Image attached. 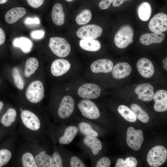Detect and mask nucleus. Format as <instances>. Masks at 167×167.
I'll return each mask as SVG.
<instances>
[{"mask_svg": "<svg viewBox=\"0 0 167 167\" xmlns=\"http://www.w3.org/2000/svg\"><path fill=\"white\" fill-rule=\"evenodd\" d=\"M63 159L65 167H87L83 159L80 156L68 150L62 145L58 146Z\"/></svg>", "mask_w": 167, "mask_h": 167, "instance_id": "obj_11", "label": "nucleus"}, {"mask_svg": "<svg viewBox=\"0 0 167 167\" xmlns=\"http://www.w3.org/2000/svg\"><path fill=\"white\" fill-rule=\"evenodd\" d=\"M131 0H114L112 3L113 6L117 7L121 6L125 1Z\"/></svg>", "mask_w": 167, "mask_h": 167, "instance_id": "obj_45", "label": "nucleus"}, {"mask_svg": "<svg viewBox=\"0 0 167 167\" xmlns=\"http://www.w3.org/2000/svg\"><path fill=\"white\" fill-rule=\"evenodd\" d=\"M76 144L90 159L91 165L102 149V143L97 137L84 136Z\"/></svg>", "mask_w": 167, "mask_h": 167, "instance_id": "obj_3", "label": "nucleus"}, {"mask_svg": "<svg viewBox=\"0 0 167 167\" xmlns=\"http://www.w3.org/2000/svg\"><path fill=\"white\" fill-rule=\"evenodd\" d=\"M3 106L4 104L3 102L2 101H0V112L2 109Z\"/></svg>", "mask_w": 167, "mask_h": 167, "instance_id": "obj_47", "label": "nucleus"}, {"mask_svg": "<svg viewBox=\"0 0 167 167\" xmlns=\"http://www.w3.org/2000/svg\"><path fill=\"white\" fill-rule=\"evenodd\" d=\"M51 156V167H65L63 158L58 146H53Z\"/></svg>", "mask_w": 167, "mask_h": 167, "instance_id": "obj_30", "label": "nucleus"}, {"mask_svg": "<svg viewBox=\"0 0 167 167\" xmlns=\"http://www.w3.org/2000/svg\"><path fill=\"white\" fill-rule=\"evenodd\" d=\"M143 141V131L130 127L126 132V141L128 146L135 151L139 150Z\"/></svg>", "mask_w": 167, "mask_h": 167, "instance_id": "obj_12", "label": "nucleus"}, {"mask_svg": "<svg viewBox=\"0 0 167 167\" xmlns=\"http://www.w3.org/2000/svg\"><path fill=\"white\" fill-rule=\"evenodd\" d=\"M114 0H101L99 2V6L102 10L108 9Z\"/></svg>", "mask_w": 167, "mask_h": 167, "instance_id": "obj_42", "label": "nucleus"}, {"mask_svg": "<svg viewBox=\"0 0 167 167\" xmlns=\"http://www.w3.org/2000/svg\"><path fill=\"white\" fill-rule=\"evenodd\" d=\"M66 0V1H67V2H71L74 0Z\"/></svg>", "mask_w": 167, "mask_h": 167, "instance_id": "obj_49", "label": "nucleus"}, {"mask_svg": "<svg viewBox=\"0 0 167 167\" xmlns=\"http://www.w3.org/2000/svg\"><path fill=\"white\" fill-rule=\"evenodd\" d=\"M167 158V151L162 146H156L148 152L147 160L149 165L152 167H158L164 164Z\"/></svg>", "mask_w": 167, "mask_h": 167, "instance_id": "obj_9", "label": "nucleus"}, {"mask_svg": "<svg viewBox=\"0 0 167 167\" xmlns=\"http://www.w3.org/2000/svg\"><path fill=\"white\" fill-rule=\"evenodd\" d=\"M100 26L94 24L82 26L76 32L77 36L81 39H94L99 37L102 32Z\"/></svg>", "mask_w": 167, "mask_h": 167, "instance_id": "obj_14", "label": "nucleus"}, {"mask_svg": "<svg viewBox=\"0 0 167 167\" xmlns=\"http://www.w3.org/2000/svg\"><path fill=\"white\" fill-rule=\"evenodd\" d=\"M118 111L120 115L126 121L132 122L136 121L137 118L135 114L127 106L120 105L118 107Z\"/></svg>", "mask_w": 167, "mask_h": 167, "instance_id": "obj_32", "label": "nucleus"}, {"mask_svg": "<svg viewBox=\"0 0 167 167\" xmlns=\"http://www.w3.org/2000/svg\"><path fill=\"white\" fill-rule=\"evenodd\" d=\"M92 14L91 11L88 9L82 11L76 16L75 21L79 25H82L88 23L91 19Z\"/></svg>", "mask_w": 167, "mask_h": 167, "instance_id": "obj_35", "label": "nucleus"}, {"mask_svg": "<svg viewBox=\"0 0 167 167\" xmlns=\"http://www.w3.org/2000/svg\"><path fill=\"white\" fill-rule=\"evenodd\" d=\"M131 107L136 118L140 121L144 123H147L148 122L149 120L148 115L139 106L134 104L131 105Z\"/></svg>", "mask_w": 167, "mask_h": 167, "instance_id": "obj_34", "label": "nucleus"}, {"mask_svg": "<svg viewBox=\"0 0 167 167\" xmlns=\"http://www.w3.org/2000/svg\"><path fill=\"white\" fill-rule=\"evenodd\" d=\"M79 45L83 49L91 52L97 51L101 47L100 42L95 39H82L79 42Z\"/></svg>", "mask_w": 167, "mask_h": 167, "instance_id": "obj_27", "label": "nucleus"}, {"mask_svg": "<svg viewBox=\"0 0 167 167\" xmlns=\"http://www.w3.org/2000/svg\"><path fill=\"white\" fill-rule=\"evenodd\" d=\"M165 35L162 32H153L143 34L139 38V41L142 44L148 45L153 43H159L164 40Z\"/></svg>", "mask_w": 167, "mask_h": 167, "instance_id": "obj_23", "label": "nucleus"}, {"mask_svg": "<svg viewBox=\"0 0 167 167\" xmlns=\"http://www.w3.org/2000/svg\"><path fill=\"white\" fill-rule=\"evenodd\" d=\"M13 46L20 48L25 53L30 52L32 49L33 44L29 38L24 36L15 38L13 41Z\"/></svg>", "mask_w": 167, "mask_h": 167, "instance_id": "obj_26", "label": "nucleus"}, {"mask_svg": "<svg viewBox=\"0 0 167 167\" xmlns=\"http://www.w3.org/2000/svg\"><path fill=\"white\" fill-rule=\"evenodd\" d=\"M28 4L32 7L37 8L41 6L43 3L44 0H26Z\"/></svg>", "mask_w": 167, "mask_h": 167, "instance_id": "obj_43", "label": "nucleus"}, {"mask_svg": "<svg viewBox=\"0 0 167 167\" xmlns=\"http://www.w3.org/2000/svg\"><path fill=\"white\" fill-rule=\"evenodd\" d=\"M8 0H0V4H3L6 3Z\"/></svg>", "mask_w": 167, "mask_h": 167, "instance_id": "obj_48", "label": "nucleus"}, {"mask_svg": "<svg viewBox=\"0 0 167 167\" xmlns=\"http://www.w3.org/2000/svg\"><path fill=\"white\" fill-rule=\"evenodd\" d=\"M137 163V161L135 158L130 156L126 158L125 160L121 158L118 159L115 167H135Z\"/></svg>", "mask_w": 167, "mask_h": 167, "instance_id": "obj_36", "label": "nucleus"}, {"mask_svg": "<svg viewBox=\"0 0 167 167\" xmlns=\"http://www.w3.org/2000/svg\"><path fill=\"white\" fill-rule=\"evenodd\" d=\"M77 107L81 117L94 122H99L101 117V112L96 103L91 100L82 99L78 102Z\"/></svg>", "mask_w": 167, "mask_h": 167, "instance_id": "obj_4", "label": "nucleus"}, {"mask_svg": "<svg viewBox=\"0 0 167 167\" xmlns=\"http://www.w3.org/2000/svg\"><path fill=\"white\" fill-rule=\"evenodd\" d=\"M38 59L34 57L28 58L26 61L24 74L26 77H29L37 69L39 66Z\"/></svg>", "mask_w": 167, "mask_h": 167, "instance_id": "obj_31", "label": "nucleus"}, {"mask_svg": "<svg viewBox=\"0 0 167 167\" xmlns=\"http://www.w3.org/2000/svg\"><path fill=\"white\" fill-rule=\"evenodd\" d=\"M49 47L55 55L60 58L67 56L71 50L70 45L68 41L64 38L59 37L50 38Z\"/></svg>", "mask_w": 167, "mask_h": 167, "instance_id": "obj_8", "label": "nucleus"}, {"mask_svg": "<svg viewBox=\"0 0 167 167\" xmlns=\"http://www.w3.org/2000/svg\"><path fill=\"white\" fill-rule=\"evenodd\" d=\"M27 100L36 104L41 101L44 97V89L42 82L39 80L32 82L28 86L25 92Z\"/></svg>", "mask_w": 167, "mask_h": 167, "instance_id": "obj_10", "label": "nucleus"}, {"mask_svg": "<svg viewBox=\"0 0 167 167\" xmlns=\"http://www.w3.org/2000/svg\"><path fill=\"white\" fill-rule=\"evenodd\" d=\"M6 36L3 29L0 28V45L3 44L5 42Z\"/></svg>", "mask_w": 167, "mask_h": 167, "instance_id": "obj_44", "label": "nucleus"}, {"mask_svg": "<svg viewBox=\"0 0 167 167\" xmlns=\"http://www.w3.org/2000/svg\"><path fill=\"white\" fill-rule=\"evenodd\" d=\"M20 118L24 126L30 131H38L42 127L41 119L35 113L29 110H21Z\"/></svg>", "mask_w": 167, "mask_h": 167, "instance_id": "obj_7", "label": "nucleus"}, {"mask_svg": "<svg viewBox=\"0 0 167 167\" xmlns=\"http://www.w3.org/2000/svg\"><path fill=\"white\" fill-rule=\"evenodd\" d=\"M136 67L140 74L145 78H149L154 74V68L153 64L148 58L140 59L136 63Z\"/></svg>", "mask_w": 167, "mask_h": 167, "instance_id": "obj_18", "label": "nucleus"}, {"mask_svg": "<svg viewBox=\"0 0 167 167\" xmlns=\"http://www.w3.org/2000/svg\"><path fill=\"white\" fill-rule=\"evenodd\" d=\"M24 24L27 25H35L40 24V20L37 17H27L24 21Z\"/></svg>", "mask_w": 167, "mask_h": 167, "instance_id": "obj_41", "label": "nucleus"}, {"mask_svg": "<svg viewBox=\"0 0 167 167\" xmlns=\"http://www.w3.org/2000/svg\"><path fill=\"white\" fill-rule=\"evenodd\" d=\"M75 102L72 97L68 95L63 97L53 115L54 122L65 124L72 122L76 115L75 112Z\"/></svg>", "mask_w": 167, "mask_h": 167, "instance_id": "obj_2", "label": "nucleus"}, {"mask_svg": "<svg viewBox=\"0 0 167 167\" xmlns=\"http://www.w3.org/2000/svg\"><path fill=\"white\" fill-rule=\"evenodd\" d=\"M12 156L11 151L7 149L0 150V167L5 165L11 160Z\"/></svg>", "mask_w": 167, "mask_h": 167, "instance_id": "obj_38", "label": "nucleus"}, {"mask_svg": "<svg viewBox=\"0 0 167 167\" xmlns=\"http://www.w3.org/2000/svg\"><path fill=\"white\" fill-rule=\"evenodd\" d=\"M52 152H50L49 149L46 147L34 155L37 167H51Z\"/></svg>", "mask_w": 167, "mask_h": 167, "instance_id": "obj_20", "label": "nucleus"}, {"mask_svg": "<svg viewBox=\"0 0 167 167\" xmlns=\"http://www.w3.org/2000/svg\"><path fill=\"white\" fill-rule=\"evenodd\" d=\"M163 64V67L165 70H167V57L162 61Z\"/></svg>", "mask_w": 167, "mask_h": 167, "instance_id": "obj_46", "label": "nucleus"}, {"mask_svg": "<svg viewBox=\"0 0 167 167\" xmlns=\"http://www.w3.org/2000/svg\"><path fill=\"white\" fill-rule=\"evenodd\" d=\"M132 70L131 66L126 62H121L116 64L112 70V75L114 78L121 79L127 77Z\"/></svg>", "mask_w": 167, "mask_h": 167, "instance_id": "obj_22", "label": "nucleus"}, {"mask_svg": "<svg viewBox=\"0 0 167 167\" xmlns=\"http://www.w3.org/2000/svg\"><path fill=\"white\" fill-rule=\"evenodd\" d=\"M153 86L149 83H143L137 86L135 90V93L138 95V98L142 101H150L154 95Z\"/></svg>", "mask_w": 167, "mask_h": 167, "instance_id": "obj_16", "label": "nucleus"}, {"mask_svg": "<svg viewBox=\"0 0 167 167\" xmlns=\"http://www.w3.org/2000/svg\"><path fill=\"white\" fill-rule=\"evenodd\" d=\"M69 62L64 59H58L54 61L51 66V72L54 76H61L66 73L70 69Z\"/></svg>", "mask_w": 167, "mask_h": 167, "instance_id": "obj_17", "label": "nucleus"}, {"mask_svg": "<svg viewBox=\"0 0 167 167\" xmlns=\"http://www.w3.org/2000/svg\"><path fill=\"white\" fill-rule=\"evenodd\" d=\"M51 17L53 23L60 26L65 22V15L62 5L60 3H56L54 6L51 12Z\"/></svg>", "mask_w": 167, "mask_h": 167, "instance_id": "obj_25", "label": "nucleus"}, {"mask_svg": "<svg viewBox=\"0 0 167 167\" xmlns=\"http://www.w3.org/2000/svg\"><path fill=\"white\" fill-rule=\"evenodd\" d=\"M17 116L16 110L14 108H9L1 117L0 122L5 127H10L15 122Z\"/></svg>", "mask_w": 167, "mask_h": 167, "instance_id": "obj_28", "label": "nucleus"}, {"mask_svg": "<svg viewBox=\"0 0 167 167\" xmlns=\"http://www.w3.org/2000/svg\"><path fill=\"white\" fill-rule=\"evenodd\" d=\"M12 75L15 86L19 89L23 90L24 87V83L17 68L15 67L13 69Z\"/></svg>", "mask_w": 167, "mask_h": 167, "instance_id": "obj_37", "label": "nucleus"}, {"mask_svg": "<svg viewBox=\"0 0 167 167\" xmlns=\"http://www.w3.org/2000/svg\"><path fill=\"white\" fill-rule=\"evenodd\" d=\"M45 120L48 127L49 134L55 144H69L79 134L78 128L74 124L67 123L56 125L51 122L47 118H45Z\"/></svg>", "mask_w": 167, "mask_h": 167, "instance_id": "obj_1", "label": "nucleus"}, {"mask_svg": "<svg viewBox=\"0 0 167 167\" xmlns=\"http://www.w3.org/2000/svg\"><path fill=\"white\" fill-rule=\"evenodd\" d=\"M148 27L152 32H163L167 30V15L160 13L154 15L150 20Z\"/></svg>", "mask_w": 167, "mask_h": 167, "instance_id": "obj_15", "label": "nucleus"}, {"mask_svg": "<svg viewBox=\"0 0 167 167\" xmlns=\"http://www.w3.org/2000/svg\"><path fill=\"white\" fill-rule=\"evenodd\" d=\"M20 162L22 166L23 167H37L34 155L28 151L22 154Z\"/></svg>", "mask_w": 167, "mask_h": 167, "instance_id": "obj_33", "label": "nucleus"}, {"mask_svg": "<svg viewBox=\"0 0 167 167\" xmlns=\"http://www.w3.org/2000/svg\"><path fill=\"white\" fill-rule=\"evenodd\" d=\"M45 34V31L42 29L33 31L31 32V37L34 40H40L43 38Z\"/></svg>", "mask_w": 167, "mask_h": 167, "instance_id": "obj_40", "label": "nucleus"}, {"mask_svg": "<svg viewBox=\"0 0 167 167\" xmlns=\"http://www.w3.org/2000/svg\"><path fill=\"white\" fill-rule=\"evenodd\" d=\"M113 63L110 60L107 59H101L93 62L91 65L90 70L93 73H108L112 71Z\"/></svg>", "mask_w": 167, "mask_h": 167, "instance_id": "obj_19", "label": "nucleus"}, {"mask_svg": "<svg viewBox=\"0 0 167 167\" xmlns=\"http://www.w3.org/2000/svg\"><path fill=\"white\" fill-rule=\"evenodd\" d=\"M101 93V89L97 85L90 83L84 84L77 90L78 96L83 99H95L98 98Z\"/></svg>", "mask_w": 167, "mask_h": 167, "instance_id": "obj_13", "label": "nucleus"}, {"mask_svg": "<svg viewBox=\"0 0 167 167\" xmlns=\"http://www.w3.org/2000/svg\"><path fill=\"white\" fill-rule=\"evenodd\" d=\"M75 125L78 128L79 133L83 136L98 137L99 133L97 130L96 123L76 114L74 121L71 123Z\"/></svg>", "mask_w": 167, "mask_h": 167, "instance_id": "obj_5", "label": "nucleus"}, {"mask_svg": "<svg viewBox=\"0 0 167 167\" xmlns=\"http://www.w3.org/2000/svg\"><path fill=\"white\" fill-rule=\"evenodd\" d=\"M134 32L129 25H126L120 28L115 35L114 42L118 48L124 49L133 41Z\"/></svg>", "mask_w": 167, "mask_h": 167, "instance_id": "obj_6", "label": "nucleus"}, {"mask_svg": "<svg viewBox=\"0 0 167 167\" xmlns=\"http://www.w3.org/2000/svg\"><path fill=\"white\" fill-rule=\"evenodd\" d=\"M111 162L110 159L107 157H103L96 161L93 166L96 167H109Z\"/></svg>", "mask_w": 167, "mask_h": 167, "instance_id": "obj_39", "label": "nucleus"}, {"mask_svg": "<svg viewBox=\"0 0 167 167\" xmlns=\"http://www.w3.org/2000/svg\"></svg>", "mask_w": 167, "mask_h": 167, "instance_id": "obj_50", "label": "nucleus"}, {"mask_svg": "<svg viewBox=\"0 0 167 167\" xmlns=\"http://www.w3.org/2000/svg\"><path fill=\"white\" fill-rule=\"evenodd\" d=\"M137 12L140 19L143 21H147L149 19L151 15V6L148 2H143L139 6Z\"/></svg>", "mask_w": 167, "mask_h": 167, "instance_id": "obj_29", "label": "nucleus"}, {"mask_svg": "<svg viewBox=\"0 0 167 167\" xmlns=\"http://www.w3.org/2000/svg\"><path fill=\"white\" fill-rule=\"evenodd\" d=\"M26 13V10L23 7H14L10 9L6 13L5 16V19L8 24H13L24 16Z\"/></svg>", "mask_w": 167, "mask_h": 167, "instance_id": "obj_24", "label": "nucleus"}, {"mask_svg": "<svg viewBox=\"0 0 167 167\" xmlns=\"http://www.w3.org/2000/svg\"><path fill=\"white\" fill-rule=\"evenodd\" d=\"M153 99L155 102V110L158 112H163L167 109V92L164 90L157 91L154 94Z\"/></svg>", "mask_w": 167, "mask_h": 167, "instance_id": "obj_21", "label": "nucleus"}]
</instances>
